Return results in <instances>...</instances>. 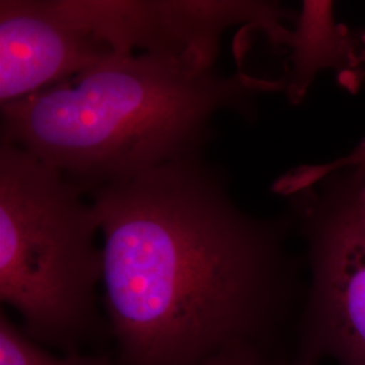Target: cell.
Wrapping results in <instances>:
<instances>
[{
  "instance_id": "cell-3",
  "label": "cell",
  "mask_w": 365,
  "mask_h": 365,
  "mask_svg": "<svg viewBox=\"0 0 365 365\" xmlns=\"http://www.w3.org/2000/svg\"><path fill=\"white\" fill-rule=\"evenodd\" d=\"M86 196L26 149L0 141V298L31 339L68 352L98 322L101 232Z\"/></svg>"
},
{
  "instance_id": "cell-4",
  "label": "cell",
  "mask_w": 365,
  "mask_h": 365,
  "mask_svg": "<svg viewBox=\"0 0 365 365\" xmlns=\"http://www.w3.org/2000/svg\"><path fill=\"white\" fill-rule=\"evenodd\" d=\"M303 197L312 282L303 319L304 364L329 357L365 365V223L348 191L337 202Z\"/></svg>"
},
{
  "instance_id": "cell-9",
  "label": "cell",
  "mask_w": 365,
  "mask_h": 365,
  "mask_svg": "<svg viewBox=\"0 0 365 365\" xmlns=\"http://www.w3.org/2000/svg\"><path fill=\"white\" fill-rule=\"evenodd\" d=\"M196 365H267L257 348H237L211 356Z\"/></svg>"
},
{
  "instance_id": "cell-8",
  "label": "cell",
  "mask_w": 365,
  "mask_h": 365,
  "mask_svg": "<svg viewBox=\"0 0 365 365\" xmlns=\"http://www.w3.org/2000/svg\"><path fill=\"white\" fill-rule=\"evenodd\" d=\"M354 168H365V140L357 145L351 153L345 156L339 157L331 163L309 167L307 176L310 180L318 182L330 173H334L339 170H354Z\"/></svg>"
},
{
  "instance_id": "cell-7",
  "label": "cell",
  "mask_w": 365,
  "mask_h": 365,
  "mask_svg": "<svg viewBox=\"0 0 365 365\" xmlns=\"http://www.w3.org/2000/svg\"><path fill=\"white\" fill-rule=\"evenodd\" d=\"M0 365H114L108 356L68 352L54 356L31 339L22 327L0 314Z\"/></svg>"
},
{
  "instance_id": "cell-10",
  "label": "cell",
  "mask_w": 365,
  "mask_h": 365,
  "mask_svg": "<svg viewBox=\"0 0 365 365\" xmlns=\"http://www.w3.org/2000/svg\"><path fill=\"white\" fill-rule=\"evenodd\" d=\"M352 184L348 187V195L353 207L365 223V168H354Z\"/></svg>"
},
{
  "instance_id": "cell-6",
  "label": "cell",
  "mask_w": 365,
  "mask_h": 365,
  "mask_svg": "<svg viewBox=\"0 0 365 365\" xmlns=\"http://www.w3.org/2000/svg\"><path fill=\"white\" fill-rule=\"evenodd\" d=\"M289 49V66L282 86L292 102H299L315 75L336 68L342 80L356 78L352 68L365 58V42L356 38L352 30L336 24L330 3L304 1L292 30L274 39Z\"/></svg>"
},
{
  "instance_id": "cell-5",
  "label": "cell",
  "mask_w": 365,
  "mask_h": 365,
  "mask_svg": "<svg viewBox=\"0 0 365 365\" xmlns=\"http://www.w3.org/2000/svg\"><path fill=\"white\" fill-rule=\"evenodd\" d=\"M114 53L60 0H1L0 105L75 78Z\"/></svg>"
},
{
  "instance_id": "cell-1",
  "label": "cell",
  "mask_w": 365,
  "mask_h": 365,
  "mask_svg": "<svg viewBox=\"0 0 365 365\" xmlns=\"http://www.w3.org/2000/svg\"><path fill=\"white\" fill-rule=\"evenodd\" d=\"M86 195L122 365H196L274 327L287 299L280 232L235 203L203 153Z\"/></svg>"
},
{
  "instance_id": "cell-2",
  "label": "cell",
  "mask_w": 365,
  "mask_h": 365,
  "mask_svg": "<svg viewBox=\"0 0 365 365\" xmlns=\"http://www.w3.org/2000/svg\"><path fill=\"white\" fill-rule=\"evenodd\" d=\"M272 80L223 75L191 58L114 53L75 78L0 105V141L87 191L202 155L220 113Z\"/></svg>"
}]
</instances>
